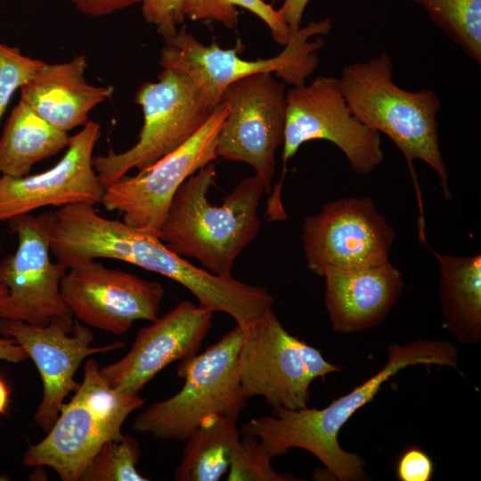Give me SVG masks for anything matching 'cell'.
Masks as SVG:
<instances>
[{"label": "cell", "instance_id": "1", "mask_svg": "<svg viewBox=\"0 0 481 481\" xmlns=\"http://www.w3.org/2000/svg\"><path fill=\"white\" fill-rule=\"evenodd\" d=\"M51 253L69 268L90 260L124 261L169 278L187 289L199 306L229 314L245 326L264 315L273 303L265 288L220 277L172 251L156 234L109 219L94 205L77 202L53 211Z\"/></svg>", "mask_w": 481, "mask_h": 481}, {"label": "cell", "instance_id": "2", "mask_svg": "<svg viewBox=\"0 0 481 481\" xmlns=\"http://www.w3.org/2000/svg\"><path fill=\"white\" fill-rule=\"evenodd\" d=\"M419 364L457 368V347L448 341L428 339L391 344L381 370L326 407L273 408L270 416L244 423L240 434L256 436L272 458L300 448L314 455L338 480H367L363 459L342 449L338 433L360 408L373 400L383 383L404 368Z\"/></svg>", "mask_w": 481, "mask_h": 481}, {"label": "cell", "instance_id": "3", "mask_svg": "<svg viewBox=\"0 0 481 481\" xmlns=\"http://www.w3.org/2000/svg\"><path fill=\"white\" fill-rule=\"evenodd\" d=\"M353 114L365 126L386 135L404 157L425 229L421 191L413 161L420 159L437 175L445 200H451L449 175L439 146L437 113L441 102L428 89L404 90L393 80V61L386 52L366 61L346 65L338 77Z\"/></svg>", "mask_w": 481, "mask_h": 481}, {"label": "cell", "instance_id": "4", "mask_svg": "<svg viewBox=\"0 0 481 481\" xmlns=\"http://www.w3.org/2000/svg\"><path fill=\"white\" fill-rule=\"evenodd\" d=\"M216 166L209 163L186 179L167 209L158 237L175 253L200 262L207 271L232 277L234 262L260 228L265 192L257 175L241 180L221 205L208 201Z\"/></svg>", "mask_w": 481, "mask_h": 481}, {"label": "cell", "instance_id": "5", "mask_svg": "<svg viewBox=\"0 0 481 481\" xmlns=\"http://www.w3.org/2000/svg\"><path fill=\"white\" fill-rule=\"evenodd\" d=\"M242 334L236 324L205 352L179 361L176 374L184 381L182 388L141 412L132 429L157 439L184 441L211 418L237 420L249 400L237 370Z\"/></svg>", "mask_w": 481, "mask_h": 481}, {"label": "cell", "instance_id": "6", "mask_svg": "<svg viewBox=\"0 0 481 481\" xmlns=\"http://www.w3.org/2000/svg\"><path fill=\"white\" fill-rule=\"evenodd\" d=\"M143 123L138 141L128 150H110L93 158V166L103 190L132 168L143 172L175 151L208 120L219 103L209 99L183 71L162 67L155 82L143 83L135 94Z\"/></svg>", "mask_w": 481, "mask_h": 481}, {"label": "cell", "instance_id": "7", "mask_svg": "<svg viewBox=\"0 0 481 481\" xmlns=\"http://www.w3.org/2000/svg\"><path fill=\"white\" fill-rule=\"evenodd\" d=\"M331 28L330 18L311 20L293 33L276 56L244 60L239 56L244 49L240 40L229 49L215 43L205 45L183 25L173 37L165 40L159 62L161 67L185 73L204 94L218 103L230 84L256 73L274 74L291 86L306 83L319 63L318 50L324 45L320 36L329 34Z\"/></svg>", "mask_w": 481, "mask_h": 481}, {"label": "cell", "instance_id": "8", "mask_svg": "<svg viewBox=\"0 0 481 481\" xmlns=\"http://www.w3.org/2000/svg\"><path fill=\"white\" fill-rule=\"evenodd\" d=\"M241 328L237 370L249 399L262 396L273 409L305 408L311 383L341 371L320 350L289 333L272 308Z\"/></svg>", "mask_w": 481, "mask_h": 481}, {"label": "cell", "instance_id": "9", "mask_svg": "<svg viewBox=\"0 0 481 481\" xmlns=\"http://www.w3.org/2000/svg\"><path fill=\"white\" fill-rule=\"evenodd\" d=\"M325 140L346 157L352 169L369 175L383 160L380 135L363 124L351 111L338 77L320 76L286 91V119L281 159L283 172L269 203L281 206V188L286 164L302 144Z\"/></svg>", "mask_w": 481, "mask_h": 481}, {"label": "cell", "instance_id": "10", "mask_svg": "<svg viewBox=\"0 0 481 481\" xmlns=\"http://www.w3.org/2000/svg\"><path fill=\"white\" fill-rule=\"evenodd\" d=\"M286 91L273 74L261 72L230 84L220 100L229 105V111L217 135V157L250 165L267 193L275 152L284 140Z\"/></svg>", "mask_w": 481, "mask_h": 481}, {"label": "cell", "instance_id": "11", "mask_svg": "<svg viewBox=\"0 0 481 481\" xmlns=\"http://www.w3.org/2000/svg\"><path fill=\"white\" fill-rule=\"evenodd\" d=\"M53 221V211L8 221L18 247L0 262V283L8 290L0 300V319L45 326L55 317L72 315L60 289L68 269L50 257Z\"/></svg>", "mask_w": 481, "mask_h": 481}, {"label": "cell", "instance_id": "12", "mask_svg": "<svg viewBox=\"0 0 481 481\" xmlns=\"http://www.w3.org/2000/svg\"><path fill=\"white\" fill-rule=\"evenodd\" d=\"M228 111L229 105L220 102L193 136L144 171L107 187L101 203L107 210L121 213L126 224L158 236L178 188L218 158L216 138Z\"/></svg>", "mask_w": 481, "mask_h": 481}, {"label": "cell", "instance_id": "13", "mask_svg": "<svg viewBox=\"0 0 481 481\" xmlns=\"http://www.w3.org/2000/svg\"><path fill=\"white\" fill-rule=\"evenodd\" d=\"M395 231L370 197L343 198L305 218L303 248L308 270L322 277L331 266L351 269L389 261Z\"/></svg>", "mask_w": 481, "mask_h": 481}, {"label": "cell", "instance_id": "14", "mask_svg": "<svg viewBox=\"0 0 481 481\" xmlns=\"http://www.w3.org/2000/svg\"><path fill=\"white\" fill-rule=\"evenodd\" d=\"M62 298L83 324L121 335L136 321L158 319L164 288L97 259L68 268L60 284Z\"/></svg>", "mask_w": 481, "mask_h": 481}, {"label": "cell", "instance_id": "15", "mask_svg": "<svg viewBox=\"0 0 481 481\" xmlns=\"http://www.w3.org/2000/svg\"><path fill=\"white\" fill-rule=\"evenodd\" d=\"M0 334L13 338L38 370L43 395L34 421L45 432L58 418L68 395L78 388L75 374L83 360L125 346L122 340L100 346H91L94 340L92 330L79 321H74L72 315L55 317L45 326L0 319Z\"/></svg>", "mask_w": 481, "mask_h": 481}, {"label": "cell", "instance_id": "16", "mask_svg": "<svg viewBox=\"0 0 481 481\" xmlns=\"http://www.w3.org/2000/svg\"><path fill=\"white\" fill-rule=\"evenodd\" d=\"M100 136V125L88 121L70 137L65 154L50 169L20 177L1 175L0 222L47 206L101 203L104 190L93 166V152Z\"/></svg>", "mask_w": 481, "mask_h": 481}, {"label": "cell", "instance_id": "17", "mask_svg": "<svg viewBox=\"0 0 481 481\" xmlns=\"http://www.w3.org/2000/svg\"><path fill=\"white\" fill-rule=\"evenodd\" d=\"M215 312L184 300L161 318L140 329L130 350L100 368L116 390L139 394L170 363L198 354L212 327Z\"/></svg>", "mask_w": 481, "mask_h": 481}, {"label": "cell", "instance_id": "18", "mask_svg": "<svg viewBox=\"0 0 481 481\" xmlns=\"http://www.w3.org/2000/svg\"><path fill=\"white\" fill-rule=\"evenodd\" d=\"M325 306L333 330L352 333L380 324L398 299L404 278L390 261L384 264L339 269L327 266Z\"/></svg>", "mask_w": 481, "mask_h": 481}, {"label": "cell", "instance_id": "19", "mask_svg": "<svg viewBox=\"0 0 481 481\" xmlns=\"http://www.w3.org/2000/svg\"><path fill=\"white\" fill-rule=\"evenodd\" d=\"M86 54L69 61L44 62L20 89V100L53 126L69 132L88 122L92 110L112 96V86L87 82Z\"/></svg>", "mask_w": 481, "mask_h": 481}, {"label": "cell", "instance_id": "20", "mask_svg": "<svg viewBox=\"0 0 481 481\" xmlns=\"http://www.w3.org/2000/svg\"><path fill=\"white\" fill-rule=\"evenodd\" d=\"M122 436L110 429L73 395L62 404L45 438L29 447L23 463L29 467H50L63 481H79L102 444Z\"/></svg>", "mask_w": 481, "mask_h": 481}, {"label": "cell", "instance_id": "21", "mask_svg": "<svg viewBox=\"0 0 481 481\" xmlns=\"http://www.w3.org/2000/svg\"><path fill=\"white\" fill-rule=\"evenodd\" d=\"M426 246L439 265V294L444 325L459 342L481 339V256L441 255Z\"/></svg>", "mask_w": 481, "mask_h": 481}, {"label": "cell", "instance_id": "22", "mask_svg": "<svg viewBox=\"0 0 481 481\" xmlns=\"http://www.w3.org/2000/svg\"><path fill=\"white\" fill-rule=\"evenodd\" d=\"M70 137L20 99L0 136V174L14 177L29 175L35 164L67 148Z\"/></svg>", "mask_w": 481, "mask_h": 481}, {"label": "cell", "instance_id": "23", "mask_svg": "<svg viewBox=\"0 0 481 481\" xmlns=\"http://www.w3.org/2000/svg\"><path fill=\"white\" fill-rule=\"evenodd\" d=\"M241 434L236 420L214 417L184 440L176 481H217L229 470L231 455Z\"/></svg>", "mask_w": 481, "mask_h": 481}, {"label": "cell", "instance_id": "24", "mask_svg": "<svg viewBox=\"0 0 481 481\" xmlns=\"http://www.w3.org/2000/svg\"><path fill=\"white\" fill-rule=\"evenodd\" d=\"M74 395L118 435L123 434L121 428L126 418L144 404L139 394L125 393L111 387L94 358L86 360L83 380Z\"/></svg>", "mask_w": 481, "mask_h": 481}, {"label": "cell", "instance_id": "25", "mask_svg": "<svg viewBox=\"0 0 481 481\" xmlns=\"http://www.w3.org/2000/svg\"><path fill=\"white\" fill-rule=\"evenodd\" d=\"M422 6L464 53L481 63V0H412Z\"/></svg>", "mask_w": 481, "mask_h": 481}, {"label": "cell", "instance_id": "26", "mask_svg": "<svg viewBox=\"0 0 481 481\" xmlns=\"http://www.w3.org/2000/svg\"><path fill=\"white\" fill-rule=\"evenodd\" d=\"M242 7L257 15L268 27L273 40L284 46L293 33L281 19L278 11L265 0H183L184 13L192 20H215L228 29L238 23Z\"/></svg>", "mask_w": 481, "mask_h": 481}, {"label": "cell", "instance_id": "27", "mask_svg": "<svg viewBox=\"0 0 481 481\" xmlns=\"http://www.w3.org/2000/svg\"><path fill=\"white\" fill-rule=\"evenodd\" d=\"M139 441L129 434L105 442L85 469L79 481H148L136 469Z\"/></svg>", "mask_w": 481, "mask_h": 481}, {"label": "cell", "instance_id": "28", "mask_svg": "<svg viewBox=\"0 0 481 481\" xmlns=\"http://www.w3.org/2000/svg\"><path fill=\"white\" fill-rule=\"evenodd\" d=\"M272 457L259 440L250 435H241L233 446L228 481H297L289 473H279L272 465Z\"/></svg>", "mask_w": 481, "mask_h": 481}, {"label": "cell", "instance_id": "29", "mask_svg": "<svg viewBox=\"0 0 481 481\" xmlns=\"http://www.w3.org/2000/svg\"><path fill=\"white\" fill-rule=\"evenodd\" d=\"M44 62L22 54L18 47L0 42V121L15 91L28 82Z\"/></svg>", "mask_w": 481, "mask_h": 481}, {"label": "cell", "instance_id": "30", "mask_svg": "<svg viewBox=\"0 0 481 481\" xmlns=\"http://www.w3.org/2000/svg\"><path fill=\"white\" fill-rule=\"evenodd\" d=\"M144 20L166 40L173 37L186 16L183 0H141Z\"/></svg>", "mask_w": 481, "mask_h": 481}, {"label": "cell", "instance_id": "31", "mask_svg": "<svg viewBox=\"0 0 481 481\" xmlns=\"http://www.w3.org/2000/svg\"><path fill=\"white\" fill-rule=\"evenodd\" d=\"M431 458L420 448L405 450L396 464V477L400 481H429L434 474Z\"/></svg>", "mask_w": 481, "mask_h": 481}, {"label": "cell", "instance_id": "32", "mask_svg": "<svg viewBox=\"0 0 481 481\" xmlns=\"http://www.w3.org/2000/svg\"><path fill=\"white\" fill-rule=\"evenodd\" d=\"M84 14L100 17L140 4L141 0H70Z\"/></svg>", "mask_w": 481, "mask_h": 481}, {"label": "cell", "instance_id": "33", "mask_svg": "<svg viewBox=\"0 0 481 481\" xmlns=\"http://www.w3.org/2000/svg\"><path fill=\"white\" fill-rule=\"evenodd\" d=\"M310 0H284L277 10L283 21L294 33L301 27L303 14Z\"/></svg>", "mask_w": 481, "mask_h": 481}, {"label": "cell", "instance_id": "34", "mask_svg": "<svg viewBox=\"0 0 481 481\" xmlns=\"http://www.w3.org/2000/svg\"><path fill=\"white\" fill-rule=\"evenodd\" d=\"M27 358V353L13 338H0V361L18 363Z\"/></svg>", "mask_w": 481, "mask_h": 481}, {"label": "cell", "instance_id": "35", "mask_svg": "<svg viewBox=\"0 0 481 481\" xmlns=\"http://www.w3.org/2000/svg\"><path fill=\"white\" fill-rule=\"evenodd\" d=\"M9 404V387L0 377V416L6 412Z\"/></svg>", "mask_w": 481, "mask_h": 481}, {"label": "cell", "instance_id": "36", "mask_svg": "<svg viewBox=\"0 0 481 481\" xmlns=\"http://www.w3.org/2000/svg\"><path fill=\"white\" fill-rule=\"evenodd\" d=\"M8 294L7 289L0 283V300L4 298Z\"/></svg>", "mask_w": 481, "mask_h": 481}, {"label": "cell", "instance_id": "37", "mask_svg": "<svg viewBox=\"0 0 481 481\" xmlns=\"http://www.w3.org/2000/svg\"><path fill=\"white\" fill-rule=\"evenodd\" d=\"M9 480L10 478L8 476L0 474V481H9Z\"/></svg>", "mask_w": 481, "mask_h": 481}]
</instances>
